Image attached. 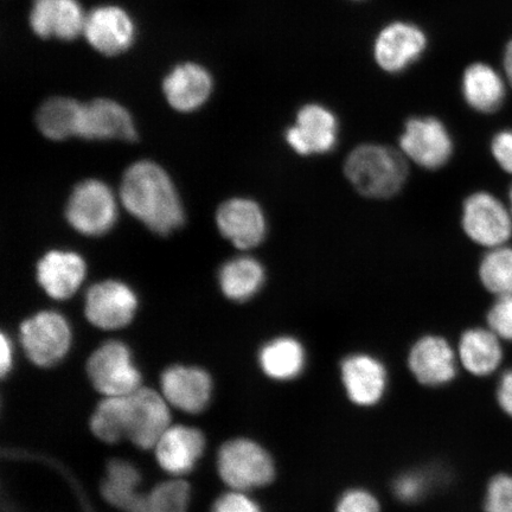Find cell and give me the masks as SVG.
I'll return each instance as SVG.
<instances>
[{"mask_svg":"<svg viewBox=\"0 0 512 512\" xmlns=\"http://www.w3.org/2000/svg\"><path fill=\"white\" fill-rule=\"evenodd\" d=\"M121 201L153 232L166 235L182 226L181 200L166 172L155 163L139 162L126 171Z\"/></svg>","mask_w":512,"mask_h":512,"instance_id":"6da1fadb","label":"cell"},{"mask_svg":"<svg viewBox=\"0 0 512 512\" xmlns=\"http://www.w3.org/2000/svg\"><path fill=\"white\" fill-rule=\"evenodd\" d=\"M344 172L361 195L388 198L406 183L408 166L405 157L392 147L366 144L350 152Z\"/></svg>","mask_w":512,"mask_h":512,"instance_id":"7a4b0ae2","label":"cell"},{"mask_svg":"<svg viewBox=\"0 0 512 512\" xmlns=\"http://www.w3.org/2000/svg\"><path fill=\"white\" fill-rule=\"evenodd\" d=\"M217 467L230 489L246 492L273 482L275 466L271 454L249 439H233L220 448Z\"/></svg>","mask_w":512,"mask_h":512,"instance_id":"3957f363","label":"cell"},{"mask_svg":"<svg viewBox=\"0 0 512 512\" xmlns=\"http://www.w3.org/2000/svg\"><path fill=\"white\" fill-rule=\"evenodd\" d=\"M87 373L94 388L105 398L130 395L142 382L130 349L118 341L102 344L93 352L87 363Z\"/></svg>","mask_w":512,"mask_h":512,"instance_id":"277c9868","label":"cell"},{"mask_svg":"<svg viewBox=\"0 0 512 512\" xmlns=\"http://www.w3.org/2000/svg\"><path fill=\"white\" fill-rule=\"evenodd\" d=\"M170 419L169 402L156 390L140 387L125 396V437L143 450L156 446Z\"/></svg>","mask_w":512,"mask_h":512,"instance_id":"5b68a950","label":"cell"},{"mask_svg":"<svg viewBox=\"0 0 512 512\" xmlns=\"http://www.w3.org/2000/svg\"><path fill=\"white\" fill-rule=\"evenodd\" d=\"M21 342L25 354L40 367H51L63 360L72 344V330L60 313H37L21 326Z\"/></svg>","mask_w":512,"mask_h":512,"instance_id":"8992f818","label":"cell"},{"mask_svg":"<svg viewBox=\"0 0 512 512\" xmlns=\"http://www.w3.org/2000/svg\"><path fill=\"white\" fill-rule=\"evenodd\" d=\"M462 223L473 242L490 249L504 246L512 235L511 210L489 192H475L466 198Z\"/></svg>","mask_w":512,"mask_h":512,"instance_id":"52a82bcc","label":"cell"},{"mask_svg":"<svg viewBox=\"0 0 512 512\" xmlns=\"http://www.w3.org/2000/svg\"><path fill=\"white\" fill-rule=\"evenodd\" d=\"M67 219L81 234H105L117 220V203L106 184L85 181L78 185L69 198Z\"/></svg>","mask_w":512,"mask_h":512,"instance_id":"ba28073f","label":"cell"},{"mask_svg":"<svg viewBox=\"0 0 512 512\" xmlns=\"http://www.w3.org/2000/svg\"><path fill=\"white\" fill-rule=\"evenodd\" d=\"M400 146L409 159L430 170L444 166L453 153L450 132L433 117L409 119L400 138Z\"/></svg>","mask_w":512,"mask_h":512,"instance_id":"9c48e42d","label":"cell"},{"mask_svg":"<svg viewBox=\"0 0 512 512\" xmlns=\"http://www.w3.org/2000/svg\"><path fill=\"white\" fill-rule=\"evenodd\" d=\"M136 293L120 281L108 280L89 288L86 316L96 328L117 330L131 323L137 311Z\"/></svg>","mask_w":512,"mask_h":512,"instance_id":"30bf717a","label":"cell"},{"mask_svg":"<svg viewBox=\"0 0 512 512\" xmlns=\"http://www.w3.org/2000/svg\"><path fill=\"white\" fill-rule=\"evenodd\" d=\"M338 121L329 108L309 104L300 108L296 124L288 128L286 142L300 156L320 155L334 149Z\"/></svg>","mask_w":512,"mask_h":512,"instance_id":"8fae6325","label":"cell"},{"mask_svg":"<svg viewBox=\"0 0 512 512\" xmlns=\"http://www.w3.org/2000/svg\"><path fill=\"white\" fill-rule=\"evenodd\" d=\"M427 47L424 31L412 23L394 22L376 37L374 56L387 73H401L420 59Z\"/></svg>","mask_w":512,"mask_h":512,"instance_id":"7c38bea8","label":"cell"},{"mask_svg":"<svg viewBox=\"0 0 512 512\" xmlns=\"http://www.w3.org/2000/svg\"><path fill=\"white\" fill-rule=\"evenodd\" d=\"M458 355L445 338L425 336L416 342L408 356L415 379L426 387H441L457 375Z\"/></svg>","mask_w":512,"mask_h":512,"instance_id":"4fadbf2b","label":"cell"},{"mask_svg":"<svg viewBox=\"0 0 512 512\" xmlns=\"http://www.w3.org/2000/svg\"><path fill=\"white\" fill-rule=\"evenodd\" d=\"M83 34L99 53L115 56L131 48L136 27L125 10L118 6H100L86 17Z\"/></svg>","mask_w":512,"mask_h":512,"instance_id":"5bb4252c","label":"cell"},{"mask_svg":"<svg viewBox=\"0 0 512 512\" xmlns=\"http://www.w3.org/2000/svg\"><path fill=\"white\" fill-rule=\"evenodd\" d=\"M162 394L179 411L197 414L208 406L213 382L207 371L196 367L174 366L160 380Z\"/></svg>","mask_w":512,"mask_h":512,"instance_id":"9a60e30c","label":"cell"},{"mask_svg":"<svg viewBox=\"0 0 512 512\" xmlns=\"http://www.w3.org/2000/svg\"><path fill=\"white\" fill-rule=\"evenodd\" d=\"M342 382L348 398L360 407L379 403L387 389V370L377 358L354 354L344 358Z\"/></svg>","mask_w":512,"mask_h":512,"instance_id":"2e32d148","label":"cell"},{"mask_svg":"<svg viewBox=\"0 0 512 512\" xmlns=\"http://www.w3.org/2000/svg\"><path fill=\"white\" fill-rule=\"evenodd\" d=\"M86 17L78 0H34L29 22L38 37L72 41L85 29Z\"/></svg>","mask_w":512,"mask_h":512,"instance_id":"e0dca14e","label":"cell"},{"mask_svg":"<svg viewBox=\"0 0 512 512\" xmlns=\"http://www.w3.org/2000/svg\"><path fill=\"white\" fill-rule=\"evenodd\" d=\"M217 224L224 238L235 247L249 249L265 239L266 219L259 204L247 198H234L217 211Z\"/></svg>","mask_w":512,"mask_h":512,"instance_id":"ac0fdd59","label":"cell"},{"mask_svg":"<svg viewBox=\"0 0 512 512\" xmlns=\"http://www.w3.org/2000/svg\"><path fill=\"white\" fill-rule=\"evenodd\" d=\"M206 440L196 428L170 426L155 447L157 462L174 476L187 475L201 458Z\"/></svg>","mask_w":512,"mask_h":512,"instance_id":"d6986e66","label":"cell"},{"mask_svg":"<svg viewBox=\"0 0 512 512\" xmlns=\"http://www.w3.org/2000/svg\"><path fill=\"white\" fill-rule=\"evenodd\" d=\"M87 267L79 254L53 251L38 262L37 280L48 296L66 300L79 290Z\"/></svg>","mask_w":512,"mask_h":512,"instance_id":"ffe728a7","label":"cell"},{"mask_svg":"<svg viewBox=\"0 0 512 512\" xmlns=\"http://www.w3.org/2000/svg\"><path fill=\"white\" fill-rule=\"evenodd\" d=\"M79 136L85 139H136L130 113L117 102L99 99L83 105Z\"/></svg>","mask_w":512,"mask_h":512,"instance_id":"44dd1931","label":"cell"},{"mask_svg":"<svg viewBox=\"0 0 512 512\" xmlns=\"http://www.w3.org/2000/svg\"><path fill=\"white\" fill-rule=\"evenodd\" d=\"M213 89L207 69L195 63L177 66L166 76L163 91L169 104L179 112H192L206 102Z\"/></svg>","mask_w":512,"mask_h":512,"instance_id":"7402d4cb","label":"cell"},{"mask_svg":"<svg viewBox=\"0 0 512 512\" xmlns=\"http://www.w3.org/2000/svg\"><path fill=\"white\" fill-rule=\"evenodd\" d=\"M502 339L489 328L466 330L460 337L458 361L470 374L484 377L494 374L503 361Z\"/></svg>","mask_w":512,"mask_h":512,"instance_id":"603a6c76","label":"cell"},{"mask_svg":"<svg viewBox=\"0 0 512 512\" xmlns=\"http://www.w3.org/2000/svg\"><path fill=\"white\" fill-rule=\"evenodd\" d=\"M140 473L125 460L114 459L107 465L102 495L106 501L124 512H147V496L140 494Z\"/></svg>","mask_w":512,"mask_h":512,"instance_id":"cb8c5ba5","label":"cell"},{"mask_svg":"<svg viewBox=\"0 0 512 512\" xmlns=\"http://www.w3.org/2000/svg\"><path fill=\"white\" fill-rule=\"evenodd\" d=\"M462 88L467 105L480 113L496 112L507 93L502 76L485 63L471 64L465 70Z\"/></svg>","mask_w":512,"mask_h":512,"instance_id":"d4e9b609","label":"cell"},{"mask_svg":"<svg viewBox=\"0 0 512 512\" xmlns=\"http://www.w3.org/2000/svg\"><path fill=\"white\" fill-rule=\"evenodd\" d=\"M259 363L262 371L272 380H294L305 369L306 351L298 339L278 337L260 350Z\"/></svg>","mask_w":512,"mask_h":512,"instance_id":"484cf974","label":"cell"},{"mask_svg":"<svg viewBox=\"0 0 512 512\" xmlns=\"http://www.w3.org/2000/svg\"><path fill=\"white\" fill-rule=\"evenodd\" d=\"M265 283V270L258 260L242 256L227 262L220 271L224 296L234 302L251 299Z\"/></svg>","mask_w":512,"mask_h":512,"instance_id":"4316f807","label":"cell"},{"mask_svg":"<svg viewBox=\"0 0 512 512\" xmlns=\"http://www.w3.org/2000/svg\"><path fill=\"white\" fill-rule=\"evenodd\" d=\"M82 110L83 105L73 99H50L38 112V127L44 136L53 140L79 136Z\"/></svg>","mask_w":512,"mask_h":512,"instance_id":"83f0119b","label":"cell"},{"mask_svg":"<svg viewBox=\"0 0 512 512\" xmlns=\"http://www.w3.org/2000/svg\"><path fill=\"white\" fill-rule=\"evenodd\" d=\"M479 278L486 290L498 298L512 296V248H491L480 262Z\"/></svg>","mask_w":512,"mask_h":512,"instance_id":"f1b7e54d","label":"cell"},{"mask_svg":"<svg viewBox=\"0 0 512 512\" xmlns=\"http://www.w3.org/2000/svg\"><path fill=\"white\" fill-rule=\"evenodd\" d=\"M125 396L105 398L96 407L91 419V428L96 438L105 443H118L125 439Z\"/></svg>","mask_w":512,"mask_h":512,"instance_id":"f546056e","label":"cell"},{"mask_svg":"<svg viewBox=\"0 0 512 512\" xmlns=\"http://www.w3.org/2000/svg\"><path fill=\"white\" fill-rule=\"evenodd\" d=\"M190 486L182 479L160 483L147 495V512H188Z\"/></svg>","mask_w":512,"mask_h":512,"instance_id":"4dcf8cb0","label":"cell"},{"mask_svg":"<svg viewBox=\"0 0 512 512\" xmlns=\"http://www.w3.org/2000/svg\"><path fill=\"white\" fill-rule=\"evenodd\" d=\"M484 508L485 512H512V475L501 473L490 480Z\"/></svg>","mask_w":512,"mask_h":512,"instance_id":"1f68e13d","label":"cell"},{"mask_svg":"<svg viewBox=\"0 0 512 512\" xmlns=\"http://www.w3.org/2000/svg\"><path fill=\"white\" fill-rule=\"evenodd\" d=\"M486 319L489 329L502 341L512 342V296L499 297Z\"/></svg>","mask_w":512,"mask_h":512,"instance_id":"d6a6232c","label":"cell"},{"mask_svg":"<svg viewBox=\"0 0 512 512\" xmlns=\"http://www.w3.org/2000/svg\"><path fill=\"white\" fill-rule=\"evenodd\" d=\"M336 512H381V505L370 491L351 489L339 498Z\"/></svg>","mask_w":512,"mask_h":512,"instance_id":"836d02e7","label":"cell"},{"mask_svg":"<svg viewBox=\"0 0 512 512\" xmlns=\"http://www.w3.org/2000/svg\"><path fill=\"white\" fill-rule=\"evenodd\" d=\"M426 483V478L419 473H408L396 480L394 492L402 502L412 503L425 494Z\"/></svg>","mask_w":512,"mask_h":512,"instance_id":"e575fe53","label":"cell"},{"mask_svg":"<svg viewBox=\"0 0 512 512\" xmlns=\"http://www.w3.org/2000/svg\"><path fill=\"white\" fill-rule=\"evenodd\" d=\"M211 512H261V509L246 492L233 490L217 499Z\"/></svg>","mask_w":512,"mask_h":512,"instance_id":"d590c367","label":"cell"},{"mask_svg":"<svg viewBox=\"0 0 512 512\" xmlns=\"http://www.w3.org/2000/svg\"><path fill=\"white\" fill-rule=\"evenodd\" d=\"M492 156L499 166L512 175V130L498 132L491 143Z\"/></svg>","mask_w":512,"mask_h":512,"instance_id":"8d00e7d4","label":"cell"},{"mask_svg":"<svg viewBox=\"0 0 512 512\" xmlns=\"http://www.w3.org/2000/svg\"><path fill=\"white\" fill-rule=\"evenodd\" d=\"M496 396L499 407L512 418V369L505 371L499 380Z\"/></svg>","mask_w":512,"mask_h":512,"instance_id":"74e56055","label":"cell"},{"mask_svg":"<svg viewBox=\"0 0 512 512\" xmlns=\"http://www.w3.org/2000/svg\"><path fill=\"white\" fill-rule=\"evenodd\" d=\"M14 362V349L8 336L5 334L0 338V373L3 376L9 373Z\"/></svg>","mask_w":512,"mask_h":512,"instance_id":"f35d334b","label":"cell"},{"mask_svg":"<svg viewBox=\"0 0 512 512\" xmlns=\"http://www.w3.org/2000/svg\"><path fill=\"white\" fill-rule=\"evenodd\" d=\"M504 69L505 75H507V79L512 86V41L508 44L507 49H505Z\"/></svg>","mask_w":512,"mask_h":512,"instance_id":"ab89813d","label":"cell"},{"mask_svg":"<svg viewBox=\"0 0 512 512\" xmlns=\"http://www.w3.org/2000/svg\"><path fill=\"white\" fill-rule=\"evenodd\" d=\"M509 202H510V210H511V213H512V185H511V188H510V191H509Z\"/></svg>","mask_w":512,"mask_h":512,"instance_id":"60d3db41","label":"cell"}]
</instances>
